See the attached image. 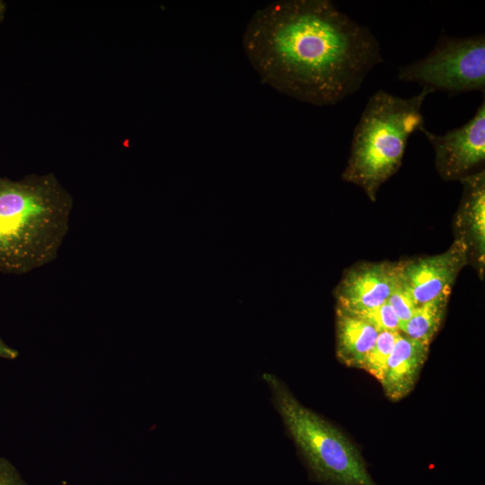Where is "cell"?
<instances>
[{"instance_id": "1", "label": "cell", "mask_w": 485, "mask_h": 485, "mask_svg": "<svg viewBox=\"0 0 485 485\" xmlns=\"http://www.w3.org/2000/svg\"><path fill=\"white\" fill-rule=\"evenodd\" d=\"M263 82L313 105H334L359 90L384 61L368 27L329 0H281L257 10L242 36Z\"/></svg>"}, {"instance_id": "2", "label": "cell", "mask_w": 485, "mask_h": 485, "mask_svg": "<svg viewBox=\"0 0 485 485\" xmlns=\"http://www.w3.org/2000/svg\"><path fill=\"white\" fill-rule=\"evenodd\" d=\"M73 203L53 173L0 177V272L25 274L56 260Z\"/></svg>"}, {"instance_id": "3", "label": "cell", "mask_w": 485, "mask_h": 485, "mask_svg": "<svg viewBox=\"0 0 485 485\" xmlns=\"http://www.w3.org/2000/svg\"><path fill=\"white\" fill-rule=\"evenodd\" d=\"M422 88L409 98L378 90L367 101L354 128L343 179L363 188L375 199L379 187L401 167L410 135L424 127Z\"/></svg>"}, {"instance_id": "4", "label": "cell", "mask_w": 485, "mask_h": 485, "mask_svg": "<svg viewBox=\"0 0 485 485\" xmlns=\"http://www.w3.org/2000/svg\"><path fill=\"white\" fill-rule=\"evenodd\" d=\"M272 402L313 478L325 485H376L352 443L302 405L276 375L264 373Z\"/></svg>"}, {"instance_id": "5", "label": "cell", "mask_w": 485, "mask_h": 485, "mask_svg": "<svg viewBox=\"0 0 485 485\" xmlns=\"http://www.w3.org/2000/svg\"><path fill=\"white\" fill-rule=\"evenodd\" d=\"M400 81L422 88L458 94L485 90V37L454 38L442 35L425 57L401 66Z\"/></svg>"}, {"instance_id": "6", "label": "cell", "mask_w": 485, "mask_h": 485, "mask_svg": "<svg viewBox=\"0 0 485 485\" xmlns=\"http://www.w3.org/2000/svg\"><path fill=\"white\" fill-rule=\"evenodd\" d=\"M433 146L436 165L445 180L463 179L485 160V101L463 126L436 135L424 127L419 130Z\"/></svg>"}, {"instance_id": "7", "label": "cell", "mask_w": 485, "mask_h": 485, "mask_svg": "<svg viewBox=\"0 0 485 485\" xmlns=\"http://www.w3.org/2000/svg\"><path fill=\"white\" fill-rule=\"evenodd\" d=\"M466 243L461 239L444 253L400 264V279L417 306L450 294L466 262Z\"/></svg>"}, {"instance_id": "8", "label": "cell", "mask_w": 485, "mask_h": 485, "mask_svg": "<svg viewBox=\"0 0 485 485\" xmlns=\"http://www.w3.org/2000/svg\"><path fill=\"white\" fill-rule=\"evenodd\" d=\"M400 278V264L367 263L348 270L337 290L338 307L349 313L387 302Z\"/></svg>"}, {"instance_id": "9", "label": "cell", "mask_w": 485, "mask_h": 485, "mask_svg": "<svg viewBox=\"0 0 485 485\" xmlns=\"http://www.w3.org/2000/svg\"><path fill=\"white\" fill-rule=\"evenodd\" d=\"M428 344L400 334L387 361L381 383L392 400L405 397L413 389L428 351Z\"/></svg>"}, {"instance_id": "10", "label": "cell", "mask_w": 485, "mask_h": 485, "mask_svg": "<svg viewBox=\"0 0 485 485\" xmlns=\"http://www.w3.org/2000/svg\"><path fill=\"white\" fill-rule=\"evenodd\" d=\"M337 356L348 366L362 368L379 331L365 320L337 307Z\"/></svg>"}, {"instance_id": "11", "label": "cell", "mask_w": 485, "mask_h": 485, "mask_svg": "<svg viewBox=\"0 0 485 485\" xmlns=\"http://www.w3.org/2000/svg\"><path fill=\"white\" fill-rule=\"evenodd\" d=\"M464 197L461 218L465 219L468 232L481 257L485 251V181L484 172L461 179Z\"/></svg>"}, {"instance_id": "12", "label": "cell", "mask_w": 485, "mask_h": 485, "mask_svg": "<svg viewBox=\"0 0 485 485\" xmlns=\"http://www.w3.org/2000/svg\"><path fill=\"white\" fill-rule=\"evenodd\" d=\"M449 295L418 305L410 318L400 327L405 336L429 345L442 322Z\"/></svg>"}, {"instance_id": "13", "label": "cell", "mask_w": 485, "mask_h": 485, "mask_svg": "<svg viewBox=\"0 0 485 485\" xmlns=\"http://www.w3.org/2000/svg\"><path fill=\"white\" fill-rule=\"evenodd\" d=\"M399 334L400 331H380L373 348L364 360L362 368L380 383L384 380L387 361Z\"/></svg>"}, {"instance_id": "14", "label": "cell", "mask_w": 485, "mask_h": 485, "mask_svg": "<svg viewBox=\"0 0 485 485\" xmlns=\"http://www.w3.org/2000/svg\"><path fill=\"white\" fill-rule=\"evenodd\" d=\"M350 313L365 320L379 332L384 331H400L398 317L387 302L372 309Z\"/></svg>"}, {"instance_id": "15", "label": "cell", "mask_w": 485, "mask_h": 485, "mask_svg": "<svg viewBox=\"0 0 485 485\" xmlns=\"http://www.w3.org/2000/svg\"><path fill=\"white\" fill-rule=\"evenodd\" d=\"M387 303L398 317L400 322L399 329L410 318L417 307L412 296L402 285L400 278L388 297Z\"/></svg>"}, {"instance_id": "16", "label": "cell", "mask_w": 485, "mask_h": 485, "mask_svg": "<svg viewBox=\"0 0 485 485\" xmlns=\"http://www.w3.org/2000/svg\"><path fill=\"white\" fill-rule=\"evenodd\" d=\"M0 485H28L13 463L3 457H0Z\"/></svg>"}, {"instance_id": "17", "label": "cell", "mask_w": 485, "mask_h": 485, "mask_svg": "<svg viewBox=\"0 0 485 485\" xmlns=\"http://www.w3.org/2000/svg\"><path fill=\"white\" fill-rule=\"evenodd\" d=\"M19 356L18 350L8 346L0 337V357L13 360Z\"/></svg>"}, {"instance_id": "18", "label": "cell", "mask_w": 485, "mask_h": 485, "mask_svg": "<svg viewBox=\"0 0 485 485\" xmlns=\"http://www.w3.org/2000/svg\"><path fill=\"white\" fill-rule=\"evenodd\" d=\"M4 10H5V4L4 2L0 1V22L4 18Z\"/></svg>"}]
</instances>
